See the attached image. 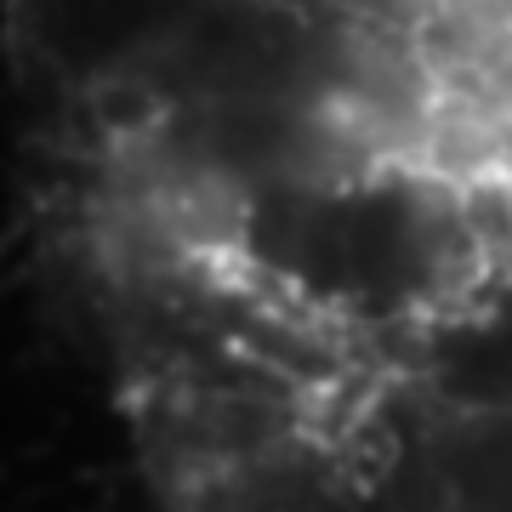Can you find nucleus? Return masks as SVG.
Listing matches in <instances>:
<instances>
[{
    "label": "nucleus",
    "mask_w": 512,
    "mask_h": 512,
    "mask_svg": "<svg viewBox=\"0 0 512 512\" xmlns=\"http://www.w3.org/2000/svg\"><path fill=\"white\" fill-rule=\"evenodd\" d=\"M114 353L165 512H393L291 370L183 336H126Z\"/></svg>",
    "instance_id": "f257e3e1"
},
{
    "label": "nucleus",
    "mask_w": 512,
    "mask_h": 512,
    "mask_svg": "<svg viewBox=\"0 0 512 512\" xmlns=\"http://www.w3.org/2000/svg\"><path fill=\"white\" fill-rule=\"evenodd\" d=\"M387 376L444 393V399L512 404V239L490 228L484 274L461 296L450 319L421 336L410 359Z\"/></svg>",
    "instance_id": "f03ea898"
}]
</instances>
